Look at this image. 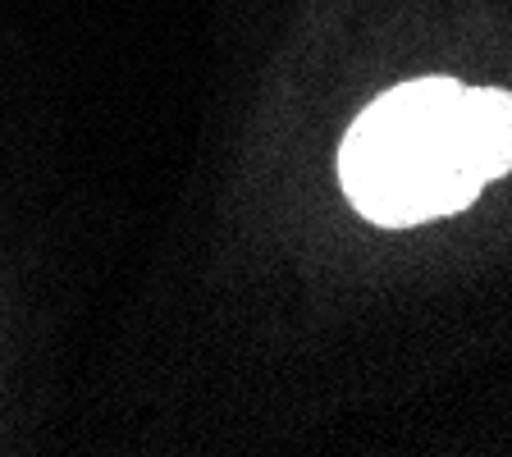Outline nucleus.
Here are the masks:
<instances>
[{"instance_id": "nucleus-1", "label": "nucleus", "mask_w": 512, "mask_h": 457, "mask_svg": "<svg viewBox=\"0 0 512 457\" xmlns=\"http://www.w3.org/2000/svg\"><path fill=\"white\" fill-rule=\"evenodd\" d=\"M339 179L352 206L389 229L471 206L485 179L462 133V83L416 78L384 92L343 138Z\"/></svg>"}, {"instance_id": "nucleus-2", "label": "nucleus", "mask_w": 512, "mask_h": 457, "mask_svg": "<svg viewBox=\"0 0 512 457\" xmlns=\"http://www.w3.org/2000/svg\"><path fill=\"white\" fill-rule=\"evenodd\" d=\"M462 133L480 179H503L512 170V92L462 87Z\"/></svg>"}]
</instances>
